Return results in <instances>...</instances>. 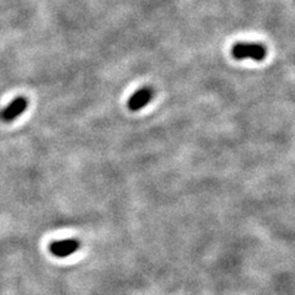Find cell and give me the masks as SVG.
<instances>
[{"mask_svg":"<svg viewBox=\"0 0 295 295\" xmlns=\"http://www.w3.org/2000/svg\"><path fill=\"white\" fill-rule=\"evenodd\" d=\"M231 56L237 61L251 58L252 61L262 62L267 56V49L260 43H236L232 46Z\"/></svg>","mask_w":295,"mask_h":295,"instance_id":"cell-1","label":"cell"},{"mask_svg":"<svg viewBox=\"0 0 295 295\" xmlns=\"http://www.w3.org/2000/svg\"><path fill=\"white\" fill-rule=\"evenodd\" d=\"M154 96V91L150 86H143L142 89H139L138 91H135L128 100V108L132 112L140 111L143 107H145L148 103L151 102Z\"/></svg>","mask_w":295,"mask_h":295,"instance_id":"cell-2","label":"cell"},{"mask_svg":"<svg viewBox=\"0 0 295 295\" xmlns=\"http://www.w3.org/2000/svg\"><path fill=\"white\" fill-rule=\"evenodd\" d=\"M80 249V242L74 239L61 240V241H54L49 245V251L53 256L58 258H65L68 256L73 255Z\"/></svg>","mask_w":295,"mask_h":295,"instance_id":"cell-3","label":"cell"},{"mask_svg":"<svg viewBox=\"0 0 295 295\" xmlns=\"http://www.w3.org/2000/svg\"><path fill=\"white\" fill-rule=\"evenodd\" d=\"M27 106V98H23V96H17L1 112V119L4 122L14 121V119H16V117L21 116L23 112L26 111Z\"/></svg>","mask_w":295,"mask_h":295,"instance_id":"cell-4","label":"cell"}]
</instances>
